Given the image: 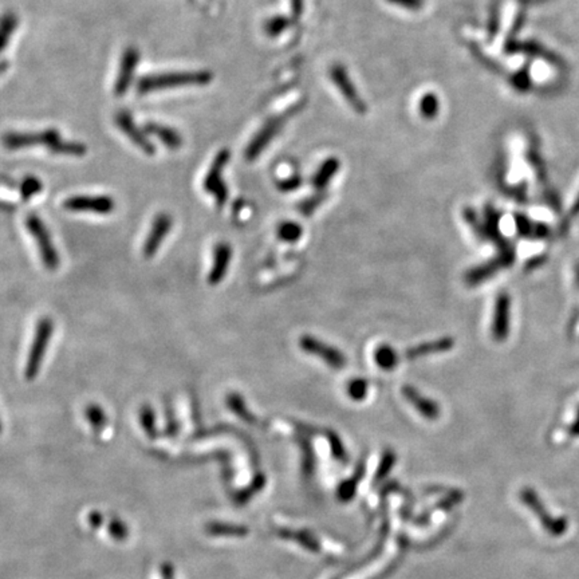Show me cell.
Here are the masks:
<instances>
[{
  "instance_id": "obj_1",
  "label": "cell",
  "mask_w": 579,
  "mask_h": 579,
  "mask_svg": "<svg viewBox=\"0 0 579 579\" xmlns=\"http://www.w3.org/2000/svg\"><path fill=\"white\" fill-rule=\"evenodd\" d=\"M3 145L11 150L44 145L52 153L66 156H85L88 152V148L80 143L62 140L61 134L55 129L37 133H7L3 137Z\"/></svg>"
},
{
  "instance_id": "obj_2",
  "label": "cell",
  "mask_w": 579,
  "mask_h": 579,
  "mask_svg": "<svg viewBox=\"0 0 579 579\" xmlns=\"http://www.w3.org/2000/svg\"><path fill=\"white\" fill-rule=\"evenodd\" d=\"M211 80L212 74L210 71H184L146 76L137 82V92L145 94L189 85H207Z\"/></svg>"
},
{
  "instance_id": "obj_3",
  "label": "cell",
  "mask_w": 579,
  "mask_h": 579,
  "mask_svg": "<svg viewBox=\"0 0 579 579\" xmlns=\"http://www.w3.org/2000/svg\"><path fill=\"white\" fill-rule=\"evenodd\" d=\"M54 323L50 318H42L37 325L35 335L31 343L28 357H27L25 376L28 381H32L40 373L42 362L46 356L49 343L53 335Z\"/></svg>"
},
{
  "instance_id": "obj_4",
  "label": "cell",
  "mask_w": 579,
  "mask_h": 579,
  "mask_svg": "<svg viewBox=\"0 0 579 579\" xmlns=\"http://www.w3.org/2000/svg\"><path fill=\"white\" fill-rule=\"evenodd\" d=\"M27 231L37 241L40 250V259L44 267L50 271H55L59 265V255L54 246L50 232L47 231L44 223L40 220L37 215H28L26 219Z\"/></svg>"
},
{
  "instance_id": "obj_5",
  "label": "cell",
  "mask_w": 579,
  "mask_h": 579,
  "mask_svg": "<svg viewBox=\"0 0 579 579\" xmlns=\"http://www.w3.org/2000/svg\"><path fill=\"white\" fill-rule=\"evenodd\" d=\"M231 157V153L228 149H222L216 157L213 158L211 168L207 173V177L204 179L203 186L204 189L211 193L212 196L216 200L219 207H223L224 204L228 200V188L222 179V172L224 168L227 167L228 161Z\"/></svg>"
},
{
  "instance_id": "obj_6",
  "label": "cell",
  "mask_w": 579,
  "mask_h": 579,
  "mask_svg": "<svg viewBox=\"0 0 579 579\" xmlns=\"http://www.w3.org/2000/svg\"><path fill=\"white\" fill-rule=\"evenodd\" d=\"M299 346L302 347L303 352L309 353L310 356H316L325 361L330 368L340 370L346 366V357L341 350H338L334 346H330L328 343L322 342L316 340L313 335H303L299 340Z\"/></svg>"
},
{
  "instance_id": "obj_7",
  "label": "cell",
  "mask_w": 579,
  "mask_h": 579,
  "mask_svg": "<svg viewBox=\"0 0 579 579\" xmlns=\"http://www.w3.org/2000/svg\"><path fill=\"white\" fill-rule=\"evenodd\" d=\"M64 207L67 211L109 215L114 211L116 203L110 196H73L65 200Z\"/></svg>"
},
{
  "instance_id": "obj_8",
  "label": "cell",
  "mask_w": 579,
  "mask_h": 579,
  "mask_svg": "<svg viewBox=\"0 0 579 579\" xmlns=\"http://www.w3.org/2000/svg\"><path fill=\"white\" fill-rule=\"evenodd\" d=\"M172 225H173V219H172L171 215L167 213V212H160L157 216L155 217V220L152 223V228H150L144 243L143 252H144L145 258L150 259V258L155 256V253L161 247L162 241L165 240V237L169 234Z\"/></svg>"
},
{
  "instance_id": "obj_9",
  "label": "cell",
  "mask_w": 579,
  "mask_h": 579,
  "mask_svg": "<svg viewBox=\"0 0 579 579\" xmlns=\"http://www.w3.org/2000/svg\"><path fill=\"white\" fill-rule=\"evenodd\" d=\"M116 124L122 132L125 133L133 144L138 146L145 155L153 156L156 153V146L152 144V141L146 137L145 134L133 121L132 114L128 112H119L116 114Z\"/></svg>"
},
{
  "instance_id": "obj_10",
  "label": "cell",
  "mask_w": 579,
  "mask_h": 579,
  "mask_svg": "<svg viewBox=\"0 0 579 579\" xmlns=\"http://www.w3.org/2000/svg\"><path fill=\"white\" fill-rule=\"evenodd\" d=\"M140 61V53L136 47H128L124 54H122V59H121V66H119V77L116 79V85H114V94L117 97L124 95L125 92L129 90L131 85H132L133 77H134V71L137 64Z\"/></svg>"
},
{
  "instance_id": "obj_11",
  "label": "cell",
  "mask_w": 579,
  "mask_h": 579,
  "mask_svg": "<svg viewBox=\"0 0 579 579\" xmlns=\"http://www.w3.org/2000/svg\"><path fill=\"white\" fill-rule=\"evenodd\" d=\"M330 77L334 80V83L337 85V88L340 89V92H342L345 100L350 104V106L358 112V113H365L366 112V104L361 100L359 94L356 90V88L353 86L352 80L349 78L346 70L340 65H334L330 70Z\"/></svg>"
},
{
  "instance_id": "obj_12",
  "label": "cell",
  "mask_w": 579,
  "mask_h": 579,
  "mask_svg": "<svg viewBox=\"0 0 579 579\" xmlns=\"http://www.w3.org/2000/svg\"><path fill=\"white\" fill-rule=\"evenodd\" d=\"M510 307L511 299L507 292H501L495 303V314L492 322V337L496 341H503L510 331Z\"/></svg>"
},
{
  "instance_id": "obj_13",
  "label": "cell",
  "mask_w": 579,
  "mask_h": 579,
  "mask_svg": "<svg viewBox=\"0 0 579 579\" xmlns=\"http://www.w3.org/2000/svg\"><path fill=\"white\" fill-rule=\"evenodd\" d=\"M232 259V249L228 243H217L213 249V262H212L211 271L208 274V283L212 286H216L223 282L224 277L228 273L229 264Z\"/></svg>"
},
{
  "instance_id": "obj_14",
  "label": "cell",
  "mask_w": 579,
  "mask_h": 579,
  "mask_svg": "<svg viewBox=\"0 0 579 579\" xmlns=\"http://www.w3.org/2000/svg\"><path fill=\"white\" fill-rule=\"evenodd\" d=\"M277 129H279V121H277V119L267 122L263 128H262V131L252 138V141H251L249 146L246 148L244 157L247 158L249 161H252V160H255L258 156H261V153L263 152L264 148L270 144V141H271V140L274 138V136L277 134Z\"/></svg>"
},
{
  "instance_id": "obj_15",
  "label": "cell",
  "mask_w": 579,
  "mask_h": 579,
  "mask_svg": "<svg viewBox=\"0 0 579 579\" xmlns=\"http://www.w3.org/2000/svg\"><path fill=\"white\" fill-rule=\"evenodd\" d=\"M455 346V341L450 337H443L438 340H434L431 342H424L413 346L405 352V357L408 359H417V358H422V357L432 356V354H437V353H446L449 352L450 349H453Z\"/></svg>"
},
{
  "instance_id": "obj_16",
  "label": "cell",
  "mask_w": 579,
  "mask_h": 579,
  "mask_svg": "<svg viewBox=\"0 0 579 579\" xmlns=\"http://www.w3.org/2000/svg\"><path fill=\"white\" fill-rule=\"evenodd\" d=\"M402 395H404V397L408 400L409 402H410L414 408L417 409V410L422 413L424 417L434 420V419L438 416V413H440L438 405H437L434 401H432V400L424 397V395H422L419 390H416L413 386L405 385V386L402 388Z\"/></svg>"
},
{
  "instance_id": "obj_17",
  "label": "cell",
  "mask_w": 579,
  "mask_h": 579,
  "mask_svg": "<svg viewBox=\"0 0 579 579\" xmlns=\"http://www.w3.org/2000/svg\"><path fill=\"white\" fill-rule=\"evenodd\" d=\"M144 131L149 133V134H152V136H155V137H157L158 140L169 149H179L183 145L181 136L169 126L160 125L156 122H148L144 125Z\"/></svg>"
},
{
  "instance_id": "obj_18",
  "label": "cell",
  "mask_w": 579,
  "mask_h": 579,
  "mask_svg": "<svg viewBox=\"0 0 579 579\" xmlns=\"http://www.w3.org/2000/svg\"><path fill=\"white\" fill-rule=\"evenodd\" d=\"M501 268H503L499 259L496 258L495 261H489L487 263L477 265L474 268H471L467 274H465V282L470 286H477L483 282L488 280L492 275H495Z\"/></svg>"
},
{
  "instance_id": "obj_19",
  "label": "cell",
  "mask_w": 579,
  "mask_h": 579,
  "mask_svg": "<svg viewBox=\"0 0 579 579\" xmlns=\"http://www.w3.org/2000/svg\"><path fill=\"white\" fill-rule=\"evenodd\" d=\"M340 169V160L335 157H330L319 167V169L316 171L314 177H313V185L318 191H323L330 180L337 174V172Z\"/></svg>"
},
{
  "instance_id": "obj_20",
  "label": "cell",
  "mask_w": 579,
  "mask_h": 579,
  "mask_svg": "<svg viewBox=\"0 0 579 579\" xmlns=\"http://www.w3.org/2000/svg\"><path fill=\"white\" fill-rule=\"evenodd\" d=\"M374 361L378 368L390 371L398 365V354L390 345H381L374 352Z\"/></svg>"
},
{
  "instance_id": "obj_21",
  "label": "cell",
  "mask_w": 579,
  "mask_h": 579,
  "mask_svg": "<svg viewBox=\"0 0 579 579\" xmlns=\"http://www.w3.org/2000/svg\"><path fill=\"white\" fill-rule=\"evenodd\" d=\"M16 25H18V19H16L15 13H4L0 18V52L4 50L8 40L13 37Z\"/></svg>"
},
{
  "instance_id": "obj_22",
  "label": "cell",
  "mask_w": 579,
  "mask_h": 579,
  "mask_svg": "<svg viewBox=\"0 0 579 579\" xmlns=\"http://www.w3.org/2000/svg\"><path fill=\"white\" fill-rule=\"evenodd\" d=\"M277 237L287 243L298 241L303 235V228L297 222H283L277 227Z\"/></svg>"
},
{
  "instance_id": "obj_23",
  "label": "cell",
  "mask_w": 579,
  "mask_h": 579,
  "mask_svg": "<svg viewBox=\"0 0 579 579\" xmlns=\"http://www.w3.org/2000/svg\"><path fill=\"white\" fill-rule=\"evenodd\" d=\"M438 100L434 92H426L420 101V113L426 119H434L438 113Z\"/></svg>"
},
{
  "instance_id": "obj_24",
  "label": "cell",
  "mask_w": 579,
  "mask_h": 579,
  "mask_svg": "<svg viewBox=\"0 0 579 579\" xmlns=\"http://www.w3.org/2000/svg\"><path fill=\"white\" fill-rule=\"evenodd\" d=\"M42 189H43V184H42V181L38 177L27 176L20 184V196L25 201H27V200L34 198L35 195H38Z\"/></svg>"
},
{
  "instance_id": "obj_25",
  "label": "cell",
  "mask_w": 579,
  "mask_h": 579,
  "mask_svg": "<svg viewBox=\"0 0 579 579\" xmlns=\"http://www.w3.org/2000/svg\"><path fill=\"white\" fill-rule=\"evenodd\" d=\"M289 25L290 22L287 18L274 16L270 20H267V23L264 25V31L270 37H277L279 34H282L289 27Z\"/></svg>"
},
{
  "instance_id": "obj_26",
  "label": "cell",
  "mask_w": 579,
  "mask_h": 579,
  "mask_svg": "<svg viewBox=\"0 0 579 579\" xmlns=\"http://www.w3.org/2000/svg\"><path fill=\"white\" fill-rule=\"evenodd\" d=\"M347 393L356 401L364 400L368 393V381L364 378L352 380L347 385Z\"/></svg>"
},
{
  "instance_id": "obj_27",
  "label": "cell",
  "mask_w": 579,
  "mask_h": 579,
  "mask_svg": "<svg viewBox=\"0 0 579 579\" xmlns=\"http://www.w3.org/2000/svg\"><path fill=\"white\" fill-rule=\"evenodd\" d=\"M326 198V195L322 192H319V193H316L314 196H311V198H306L304 201H302L301 204H299V207H298V210L302 212L303 216H306V217H309V216H311L314 211H316V208L323 203V200Z\"/></svg>"
},
{
  "instance_id": "obj_28",
  "label": "cell",
  "mask_w": 579,
  "mask_h": 579,
  "mask_svg": "<svg viewBox=\"0 0 579 579\" xmlns=\"http://www.w3.org/2000/svg\"><path fill=\"white\" fill-rule=\"evenodd\" d=\"M227 404H228V407L232 409L237 414H239L241 419L251 420V414L249 413L247 408L244 407L243 398L237 395V393H231V395H228V397H227Z\"/></svg>"
},
{
  "instance_id": "obj_29",
  "label": "cell",
  "mask_w": 579,
  "mask_h": 579,
  "mask_svg": "<svg viewBox=\"0 0 579 579\" xmlns=\"http://www.w3.org/2000/svg\"><path fill=\"white\" fill-rule=\"evenodd\" d=\"M302 177L295 174V176H291L289 179L277 181V189L282 191V192H292V191H297L299 186H302Z\"/></svg>"
},
{
  "instance_id": "obj_30",
  "label": "cell",
  "mask_w": 579,
  "mask_h": 579,
  "mask_svg": "<svg viewBox=\"0 0 579 579\" xmlns=\"http://www.w3.org/2000/svg\"><path fill=\"white\" fill-rule=\"evenodd\" d=\"M388 1L392 3V4H395V6L408 8V10H420V8H422L425 0H388Z\"/></svg>"
},
{
  "instance_id": "obj_31",
  "label": "cell",
  "mask_w": 579,
  "mask_h": 579,
  "mask_svg": "<svg viewBox=\"0 0 579 579\" xmlns=\"http://www.w3.org/2000/svg\"><path fill=\"white\" fill-rule=\"evenodd\" d=\"M141 419H143V424H144L146 431H153V422H155V416H153V410L149 407H144L141 410Z\"/></svg>"
},
{
  "instance_id": "obj_32",
  "label": "cell",
  "mask_w": 579,
  "mask_h": 579,
  "mask_svg": "<svg viewBox=\"0 0 579 579\" xmlns=\"http://www.w3.org/2000/svg\"><path fill=\"white\" fill-rule=\"evenodd\" d=\"M88 416H89V419H90V422L94 424V425H100V424H102L104 422V413H102V410L100 409V407H89L88 409Z\"/></svg>"
},
{
  "instance_id": "obj_33",
  "label": "cell",
  "mask_w": 579,
  "mask_h": 579,
  "mask_svg": "<svg viewBox=\"0 0 579 579\" xmlns=\"http://www.w3.org/2000/svg\"><path fill=\"white\" fill-rule=\"evenodd\" d=\"M291 11L294 19H298L303 11V0H291Z\"/></svg>"
},
{
  "instance_id": "obj_34",
  "label": "cell",
  "mask_w": 579,
  "mask_h": 579,
  "mask_svg": "<svg viewBox=\"0 0 579 579\" xmlns=\"http://www.w3.org/2000/svg\"><path fill=\"white\" fill-rule=\"evenodd\" d=\"M7 68H8V64H7L6 61H1V62H0V74L4 73Z\"/></svg>"
},
{
  "instance_id": "obj_35",
  "label": "cell",
  "mask_w": 579,
  "mask_h": 579,
  "mask_svg": "<svg viewBox=\"0 0 579 579\" xmlns=\"http://www.w3.org/2000/svg\"><path fill=\"white\" fill-rule=\"evenodd\" d=\"M579 212V198L577 200V203H575V205H574V208H573V213H578Z\"/></svg>"
}]
</instances>
